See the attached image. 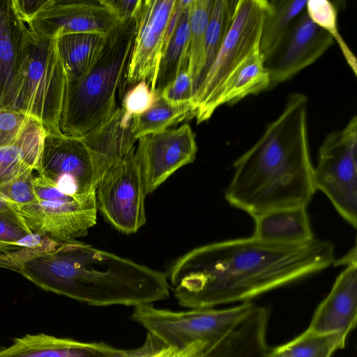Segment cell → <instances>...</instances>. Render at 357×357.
Wrapping results in <instances>:
<instances>
[{
    "mask_svg": "<svg viewBox=\"0 0 357 357\" xmlns=\"http://www.w3.org/2000/svg\"><path fill=\"white\" fill-rule=\"evenodd\" d=\"M238 1V0L214 1L206 32L204 67L200 84L212 66L230 29L236 13Z\"/></svg>",
    "mask_w": 357,
    "mask_h": 357,
    "instance_id": "obj_31",
    "label": "cell"
},
{
    "mask_svg": "<svg viewBox=\"0 0 357 357\" xmlns=\"http://www.w3.org/2000/svg\"><path fill=\"white\" fill-rule=\"evenodd\" d=\"M192 0L183 9L164 46L156 75L154 92L160 93L183 70L188 68L190 37L189 15Z\"/></svg>",
    "mask_w": 357,
    "mask_h": 357,
    "instance_id": "obj_25",
    "label": "cell"
},
{
    "mask_svg": "<svg viewBox=\"0 0 357 357\" xmlns=\"http://www.w3.org/2000/svg\"><path fill=\"white\" fill-rule=\"evenodd\" d=\"M135 19L119 22L107 34L98 61L83 78L67 82L60 131L82 137L106 123L115 113L116 96L126 76L135 35Z\"/></svg>",
    "mask_w": 357,
    "mask_h": 357,
    "instance_id": "obj_4",
    "label": "cell"
},
{
    "mask_svg": "<svg viewBox=\"0 0 357 357\" xmlns=\"http://www.w3.org/2000/svg\"><path fill=\"white\" fill-rule=\"evenodd\" d=\"M59 243L30 232L10 208L0 211V267L20 273L27 261Z\"/></svg>",
    "mask_w": 357,
    "mask_h": 357,
    "instance_id": "obj_19",
    "label": "cell"
},
{
    "mask_svg": "<svg viewBox=\"0 0 357 357\" xmlns=\"http://www.w3.org/2000/svg\"><path fill=\"white\" fill-rule=\"evenodd\" d=\"M98 3L121 22L135 17L142 0H101Z\"/></svg>",
    "mask_w": 357,
    "mask_h": 357,
    "instance_id": "obj_37",
    "label": "cell"
},
{
    "mask_svg": "<svg viewBox=\"0 0 357 357\" xmlns=\"http://www.w3.org/2000/svg\"><path fill=\"white\" fill-rule=\"evenodd\" d=\"M252 236L276 243H298L314 238L307 206L270 211L252 217Z\"/></svg>",
    "mask_w": 357,
    "mask_h": 357,
    "instance_id": "obj_21",
    "label": "cell"
},
{
    "mask_svg": "<svg viewBox=\"0 0 357 357\" xmlns=\"http://www.w3.org/2000/svg\"><path fill=\"white\" fill-rule=\"evenodd\" d=\"M49 2L50 0H13L17 15L25 24H28Z\"/></svg>",
    "mask_w": 357,
    "mask_h": 357,
    "instance_id": "obj_38",
    "label": "cell"
},
{
    "mask_svg": "<svg viewBox=\"0 0 357 357\" xmlns=\"http://www.w3.org/2000/svg\"><path fill=\"white\" fill-rule=\"evenodd\" d=\"M333 42V37L313 22L305 10L278 46L264 59L270 78L268 89L314 63Z\"/></svg>",
    "mask_w": 357,
    "mask_h": 357,
    "instance_id": "obj_14",
    "label": "cell"
},
{
    "mask_svg": "<svg viewBox=\"0 0 357 357\" xmlns=\"http://www.w3.org/2000/svg\"><path fill=\"white\" fill-rule=\"evenodd\" d=\"M8 205L30 232L58 243L86 236L97 222L96 190L63 199Z\"/></svg>",
    "mask_w": 357,
    "mask_h": 357,
    "instance_id": "obj_10",
    "label": "cell"
},
{
    "mask_svg": "<svg viewBox=\"0 0 357 357\" xmlns=\"http://www.w3.org/2000/svg\"><path fill=\"white\" fill-rule=\"evenodd\" d=\"M20 274L45 291L95 307H136L169 297L165 273L77 240L29 260Z\"/></svg>",
    "mask_w": 357,
    "mask_h": 357,
    "instance_id": "obj_3",
    "label": "cell"
},
{
    "mask_svg": "<svg viewBox=\"0 0 357 357\" xmlns=\"http://www.w3.org/2000/svg\"><path fill=\"white\" fill-rule=\"evenodd\" d=\"M144 342L146 350L142 357H160L167 347L161 341L149 333L146 334Z\"/></svg>",
    "mask_w": 357,
    "mask_h": 357,
    "instance_id": "obj_40",
    "label": "cell"
},
{
    "mask_svg": "<svg viewBox=\"0 0 357 357\" xmlns=\"http://www.w3.org/2000/svg\"><path fill=\"white\" fill-rule=\"evenodd\" d=\"M270 311L255 305L201 357H266Z\"/></svg>",
    "mask_w": 357,
    "mask_h": 357,
    "instance_id": "obj_18",
    "label": "cell"
},
{
    "mask_svg": "<svg viewBox=\"0 0 357 357\" xmlns=\"http://www.w3.org/2000/svg\"><path fill=\"white\" fill-rule=\"evenodd\" d=\"M157 93L151 89L150 85L145 80H142L132 86L126 93L122 102L123 119L130 123L132 116L144 113L153 104Z\"/></svg>",
    "mask_w": 357,
    "mask_h": 357,
    "instance_id": "obj_34",
    "label": "cell"
},
{
    "mask_svg": "<svg viewBox=\"0 0 357 357\" xmlns=\"http://www.w3.org/2000/svg\"><path fill=\"white\" fill-rule=\"evenodd\" d=\"M357 321V264L346 266L316 308L307 329L348 337Z\"/></svg>",
    "mask_w": 357,
    "mask_h": 357,
    "instance_id": "obj_16",
    "label": "cell"
},
{
    "mask_svg": "<svg viewBox=\"0 0 357 357\" xmlns=\"http://www.w3.org/2000/svg\"><path fill=\"white\" fill-rule=\"evenodd\" d=\"M305 11L313 22L327 31L336 40L346 61L356 75V59L338 31L337 10L335 4L328 0H309L307 1Z\"/></svg>",
    "mask_w": 357,
    "mask_h": 357,
    "instance_id": "obj_32",
    "label": "cell"
},
{
    "mask_svg": "<svg viewBox=\"0 0 357 357\" xmlns=\"http://www.w3.org/2000/svg\"><path fill=\"white\" fill-rule=\"evenodd\" d=\"M66 85L56 39L39 37L29 30L0 108L21 112L40 122L46 132L60 133Z\"/></svg>",
    "mask_w": 357,
    "mask_h": 357,
    "instance_id": "obj_5",
    "label": "cell"
},
{
    "mask_svg": "<svg viewBox=\"0 0 357 357\" xmlns=\"http://www.w3.org/2000/svg\"><path fill=\"white\" fill-rule=\"evenodd\" d=\"M268 9L266 0H238L230 29L193 98L197 124L212 116L221 105L227 86L249 58L259 51L262 24Z\"/></svg>",
    "mask_w": 357,
    "mask_h": 357,
    "instance_id": "obj_6",
    "label": "cell"
},
{
    "mask_svg": "<svg viewBox=\"0 0 357 357\" xmlns=\"http://www.w3.org/2000/svg\"><path fill=\"white\" fill-rule=\"evenodd\" d=\"M107 34L74 33L56 38L67 82L78 81L90 72L100 56Z\"/></svg>",
    "mask_w": 357,
    "mask_h": 357,
    "instance_id": "obj_24",
    "label": "cell"
},
{
    "mask_svg": "<svg viewBox=\"0 0 357 357\" xmlns=\"http://www.w3.org/2000/svg\"><path fill=\"white\" fill-rule=\"evenodd\" d=\"M334 245L312 238L276 243L253 236L215 242L188 252L169 270L178 304L214 308L252 301L334 263Z\"/></svg>",
    "mask_w": 357,
    "mask_h": 357,
    "instance_id": "obj_1",
    "label": "cell"
},
{
    "mask_svg": "<svg viewBox=\"0 0 357 357\" xmlns=\"http://www.w3.org/2000/svg\"><path fill=\"white\" fill-rule=\"evenodd\" d=\"M347 340L339 333L318 334L306 328L292 340L270 347L266 357H333L345 347Z\"/></svg>",
    "mask_w": 357,
    "mask_h": 357,
    "instance_id": "obj_28",
    "label": "cell"
},
{
    "mask_svg": "<svg viewBox=\"0 0 357 357\" xmlns=\"http://www.w3.org/2000/svg\"><path fill=\"white\" fill-rule=\"evenodd\" d=\"M159 93L167 102L172 105L193 102V83L187 70L181 71Z\"/></svg>",
    "mask_w": 357,
    "mask_h": 357,
    "instance_id": "obj_35",
    "label": "cell"
},
{
    "mask_svg": "<svg viewBox=\"0 0 357 357\" xmlns=\"http://www.w3.org/2000/svg\"><path fill=\"white\" fill-rule=\"evenodd\" d=\"M255 305L250 301L221 308L174 311L149 304L135 307L131 319L166 347L181 349L197 342L213 344Z\"/></svg>",
    "mask_w": 357,
    "mask_h": 357,
    "instance_id": "obj_7",
    "label": "cell"
},
{
    "mask_svg": "<svg viewBox=\"0 0 357 357\" xmlns=\"http://www.w3.org/2000/svg\"><path fill=\"white\" fill-rule=\"evenodd\" d=\"M197 152L195 135L188 123L139 137L135 158L146 194L152 193L174 172L192 162Z\"/></svg>",
    "mask_w": 357,
    "mask_h": 357,
    "instance_id": "obj_12",
    "label": "cell"
},
{
    "mask_svg": "<svg viewBox=\"0 0 357 357\" xmlns=\"http://www.w3.org/2000/svg\"><path fill=\"white\" fill-rule=\"evenodd\" d=\"M195 115L193 102L172 105L157 93L155 102L148 110L132 116L131 131L137 140L142 136L164 131L173 125L195 118Z\"/></svg>",
    "mask_w": 357,
    "mask_h": 357,
    "instance_id": "obj_27",
    "label": "cell"
},
{
    "mask_svg": "<svg viewBox=\"0 0 357 357\" xmlns=\"http://www.w3.org/2000/svg\"><path fill=\"white\" fill-rule=\"evenodd\" d=\"M146 195L135 147L99 179L96 188L97 209L119 231L135 233L146 220Z\"/></svg>",
    "mask_w": 357,
    "mask_h": 357,
    "instance_id": "obj_9",
    "label": "cell"
},
{
    "mask_svg": "<svg viewBox=\"0 0 357 357\" xmlns=\"http://www.w3.org/2000/svg\"><path fill=\"white\" fill-rule=\"evenodd\" d=\"M119 24L117 20L98 1L50 0L28 24L37 36L56 39L74 33L107 34Z\"/></svg>",
    "mask_w": 357,
    "mask_h": 357,
    "instance_id": "obj_15",
    "label": "cell"
},
{
    "mask_svg": "<svg viewBox=\"0 0 357 357\" xmlns=\"http://www.w3.org/2000/svg\"><path fill=\"white\" fill-rule=\"evenodd\" d=\"M82 137L92 154L99 179L108 168L134 149L137 141L132 133L131 122L123 119L121 107H118L106 123Z\"/></svg>",
    "mask_w": 357,
    "mask_h": 357,
    "instance_id": "obj_20",
    "label": "cell"
},
{
    "mask_svg": "<svg viewBox=\"0 0 357 357\" xmlns=\"http://www.w3.org/2000/svg\"><path fill=\"white\" fill-rule=\"evenodd\" d=\"M269 75L259 51L252 54L227 86L221 98L223 104H234L247 96L268 89Z\"/></svg>",
    "mask_w": 357,
    "mask_h": 357,
    "instance_id": "obj_30",
    "label": "cell"
},
{
    "mask_svg": "<svg viewBox=\"0 0 357 357\" xmlns=\"http://www.w3.org/2000/svg\"><path fill=\"white\" fill-rule=\"evenodd\" d=\"M313 183L338 213L354 228L357 226V117L341 130L328 134L318 151Z\"/></svg>",
    "mask_w": 357,
    "mask_h": 357,
    "instance_id": "obj_8",
    "label": "cell"
},
{
    "mask_svg": "<svg viewBox=\"0 0 357 357\" xmlns=\"http://www.w3.org/2000/svg\"><path fill=\"white\" fill-rule=\"evenodd\" d=\"M357 258H356V247L354 246L350 252L347 253V255H345L342 259L340 260H335L333 264L335 266L337 265H344L345 266H347L351 264H357Z\"/></svg>",
    "mask_w": 357,
    "mask_h": 357,
    "instance_id": "obj_41",
    "label": "cell"
},
{
    "mask_svg": "<svg viewBox=\"0 0 357 357\" xmlns=\"http://www.w3.org/2000/svg\"><path fill=\"white\" fill-rule=\"evenodd\" d=\"M29 116L8 108H0V147L13 144Z\"/></svg>",
    "mask_w": 357,
    "mask_h": 357,
    "instance_id": "obj_36",
    "label": "cell"
},
{
    "mask_svg": "<svg viewBox=\"0 0 357 357\" xmlns=\"http://www.w3.org/2000/svg\"><path fill=\"white\" fill-rule=\"evenodd\" d=\"M9 208L8 203L0 197V211L8 210Z\"/></svg>",
    "mask_w": 357,
    "mask_h": 357,
    "instance_id": "obj_42",
    "label": "cell"
},
{
    "mask_svg": "<svg viewBox=\"0 0 357 357\" xmlns=\"http://www.w3.org/2000/svg\"><path fill=\"white\" fill-rule=\"evenodd\" d=\"M209 347L204 342H195L181 349L167 347L160 357H201Z\"/></svg>",
    "mask_w": 357,
    "mask_h": 357,
    "instance_id": "obj_39",
    "label": "cell"
},
{
    "mask_svg": "<svg viewBox=\"0 0 357 357\" xmlns=\"http://www.w3.org/2000/svg\"><path fill=\"white\" fill-rule=\"evenodd\" d=\"M33 171L27 170L0 185V197L13 205H24L36 201Z\"/></svg>",
    "mask_w": 357,
    "mask_h": 357,
    "instance_id": "obj_33",
    "label": "cell"
},
{
    "mask_svg": "<svg viewBox=\"0 0 357 357\" xmlns=\"http://www.w3.org/2000/svg\"><path fill=\"white\" fill-rule=\"evenodd\" d=\"M45 133L40 122L29 117L16 141L0 147V185L38 169Z\"/></svg>",
    "mask_w": 357,
    "mask_h": 357,
    "instance_id": "obj_22",
    "label": "cell"
},
{
    "mask_svg": "<svg viewBox=\"0 0 357 357\" xmlns=\"http://www.w3.org/2000/svg\"><path fill=\"white\" fill-rule=\"evenodd\" d=\"M38 174L68 195L96 190L99 177L91 153L82 137L46 132Z\"/></svg>",
    "mask_w": 357,
    "mask_h": 357,
    "instance_id": "obj_11",
    "label": "cell"
},
{
    "mask_svg": "<svg viewBox=\"0 0 357 357\" xmlns=\"http://www.w3.org/2000/svg\"><path fill=\"white\" fill-rule=\"evenodd\" d=\"M28 31L13 0H0V102L17 69Z\"/></svg>",
    "mask_w": 357,
    "mask_h": 357,
    "instance_id": "obj_23",
    "label": "cell"
},
{
    "mask_svg": "<svg viewBox=\"0 0 357 357\" xmlns=\"http://www.w3.org/2000/svg\"><path fill=\"white\" fill-rule=\"evenodd\" d=\"M307 98L288 96L279 116L234 162L225 191L232 206L250 216L280 208L307 206L316 189L307 135Z\"/></svg>",
    "mask_w": 357,
    "mask_h": 357,
    "instance_id": "obj_2",
    "label": "cell"
},
{
    "mask_svg": "<svg viewBox=\"0 0 357 357\" xmlns=\"http://www.w3.org/2000/svg\"><path fill=\"white\" fill-rule=\"evenodd\" d=\"M177 0H142L126 73L127 84L145 80L153 91L166 33ZM154 92V91H153Z\"/></svg>",
    "mask_w": 357,
    "mask_h": 357,
    "instance_id": "obj_13",
    "label": "cell"
},
{
    "mask_svg": "<svg viewBox=\"0 0 357 357\" xmlns=\"http://www.w3.org/2000/svg\"><path fill=\"white\" fill-rule=\"evenodd\" d=\"M214 1L192 0L190 8L187 72L192 79L195 94L204 70L206 32Z\"/></svg>",
    "mask_w": 357,
    "mask_h": 357,
    "instance_id": "obj_29",
    "label": "cell"
},
{
    "mask_svg": "<svg viewBox=\"0 0 357 357\" xmlns=\"http://www.w3.org/2000/svg\"><path fill=\"white\" fill-rule=\"evenodd\" d=\"M136 349L116 348L103 342H81L45 333L16 337L0 348V357H135Z\"/></svg>",
    "mask_w": 357,
    "mask_h": 357,
    "instance_id": "obj_17",
    "label": "cell"
},
{
    "mask_svg": "<svg viewBox=\"0 0 357 357\" xmlns=\"http://www.w3.org/2000/svg\"><path fill=\"white\" fill-rule=\"evenodd\" d=\"M259 40V52L265 59L278 46L305 10L306 0L268 1Z\"/></svg>",
    "mask_w": 357,
    "mask_h": 357,
    "instance_id": "obj_26",
    "label": "cell"
}]
</instances>
